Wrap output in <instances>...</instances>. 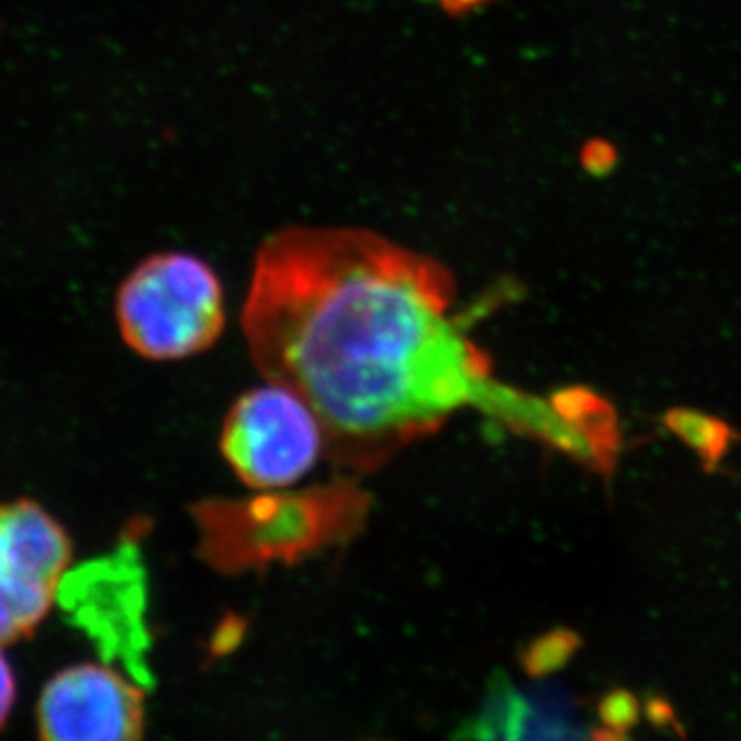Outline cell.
Returning a JSON list of instances; mask_svg holds the SVG:
<instances>
[{
	"instance_id": "3957f363",
	"label": "cell",
	"mask_w": 741,
	"mask_h": 741,
	"mask_svg": "<svg viewBox=\"0 0 741 741\" xmlns=\"http://www.w3.org/2000/svg\"><path fill=\"white\" fill-rule=\"evenodd\" d=\"M218 445L233 474L256 491L291 486L326 456L324 430L310 404L272 381L233 402Z\"/></svg>"
},
{
	"instance_id": "52a82bcc",
	"label": "cell",
	"mask_w": 741,
	"mask_h": 741,
	"mask_svg": "<svg viewBox=\"0 0 741 741\" xmlns=\"http://www.w3.org/2000/svg\"><path fill=\"white\" fill-rule=\"evenodd\" d=\"M667 425L700 453L707 468H715V463L723 458L729 428L721 420L696 412L674 411L667 416Z\"/></svg>"
},
{
	"instance_id": "277c9868",
	"label": "cell",
	"mask_w": 741,
	"mask_h": 741,
	"mask_svg": "<svg viewBox=\"0 0 741 741\" xmlns=\"http://www.w3.org/2000/svg\"><path fill=\"white\" fill-rule=\"evenodd\" d=\"M72 542L42 505L0 503V647L30 637L58 599Z\"/></svg>"
},
{
	"instance_id": "8992f818",
	"label": "cell",
	"mask_w": 741,
	"mask_h": 741,
	"mask_svg": "<svg viewBox=\"0 0 741 741\" xmlns=\"http://www.w3.org/2000/svg\"><path fill=\"white\" fill-rule=\"evenodd\" d=\"M112 663H77L54 675L37 700L49 741H131L145 733V688Z\"/></svg>"
},
{
	"instance_id": "7a4b0ae2",
	"label": "cell",
	"mask_w": 741,
	"mask_h": 741,
	"mask_svg": "<svg viewBox=\"0 0 741 741\" xmlns=\"http://www.w3.org/2000/svg\"><path fill=\"white\" fill-rule=\"evenodd\" d=\"M115 322L138 357L183 361L221 338L227 322L225 291L202 258L183 251L153 254L120 284Z\"/></svg>"
},
{
	"instance_id": "6da1fadb",
	"label": "cell",
	"mask_w": 741,
	"mask_h": 741,
	"mask_svg": "<svg viewBox=\"0 0 741 741\" xmlns=\"http://www.w3.org/2000/svg\"><path fill=\"white\" fill-rule=\"evenodd\" d=\"M456 295L447 266L379 233L291 227L256 256L242 329L262 378L315 412L326 458L373 472L461 408L507 397Z\"/></svg>"
},
{
	"instance_id": "ba28073f",
	"label": "cell",
	"mask_w": 741,
	"mask_h": 741,
	"mask_svg": "<svg viewBox=\"0 0 741 741\" xmlns=\"http://www.w3.org/2000/svg\"><path fill=\"white\" fill-rule=\"evenodd\" d=\"M16 682L13 667L9 663V659L4 658L2 649H0V727L7 723L13 705H15Z\"/></svg>"
},
{
	"instance_id": "9c48e42d",
	"label": "cell",
	"mask_w": 741,
	"mask_h": 741,
	"mask_svg": "<svg viewBox=\"0 0 741 741\" xmlns=\"http://www.w3.org/2000/svg\"><path fill=\"white\" fill-rule=\"evenodd\" d=\"M428 4H435L439 7L445 13H451V15H463V13H470V11H476L480 7L484 4H491L494 0H427Z\"/></svg>"
},
{
	"instance_id": "5b68a950",
	"label": "cell",
	"mask_w": 741,
	"mask_h": 741,
	"mask_svg": "<svg viewBox=\"0 0 741 741\" xmlns=\"http://www.w3.org/2000/svg\"><path fill=\"white\" fill-rule=\"evenodd\" d=\"M58 602L72 622L85 630L108 663L147 682L145 587L136 559L117 552L66 573Z\"/></svg>"
}]
</instances>
